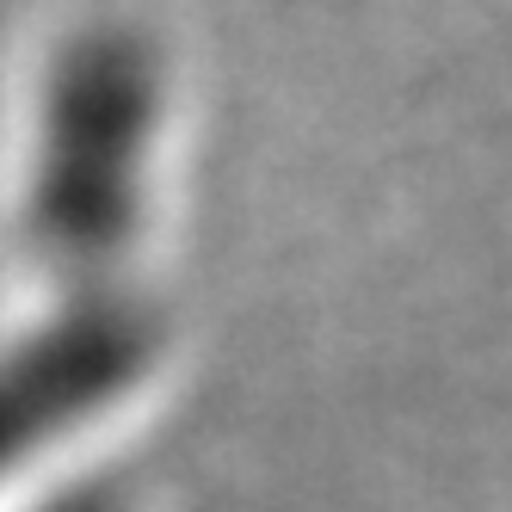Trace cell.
Listing matches in <instances>:
<instances>
[{
    "label": "cell",
    "instance_id": "7a4b0ae2",
    "mask_svg": "<svg viewBox=\"0 0 512 512\" xmlns=\"http://www.w3.org/2000/svg\"><path fill=\"white\" fill-rule=\"evenodd\" d=\"M155 364V321L118 284L68 297L0 340V488L99 426Z\"/></svg>",
    "mask_w": 512,
    "mask_h": 512
},
{
    "label": "cell",
    "instance_id": "6da1fadb",
    "mask_svg": "<svg viewBox=\"0 0 512 512\" xmlns=\"http://www.w3.org/2000/svg\"><path fill=\"white\" fill-rule=\"evenodd\" d=\"M173 124L161 44L136 25H81L44 62L19 155V235L68 284H112L155 210Z\"/></svg>",
    "mask_w": 512,
    "mask_h": 512
},
{
    "label": "cell",
    "instance_id": "3957f363",
    "mask_svg": "<svg viewBox=\"0 0 512 512\" xmlns=\"http://www.w3.org/2000/svg\"><path fill=\"white\" fill-rule=\"evenodd\" d=\"M31 512H130V500L118 488H105V482H81V488H62V494L38 500Z\"/></svg>",
    "mask_w": 512,
    "mask_h": 512
}]
</instances>
